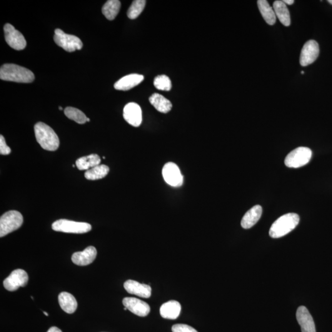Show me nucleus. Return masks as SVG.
<instances>
[{"instance_id":"f3484780","label":"nucleus","mask_w":332,"mask_h":332,"mask_svg":"<svg viewBox=\"0 0 332 332\" xmlns=\"http://www.w3.org/2000/svg\"><path fill=\"white\" fill-rule=\"evenodd\" d=\"M144 76L139 74H131L125 76L116 82L114 87L119 91H128L141 83Z\"/></svg>"},{"instance_id":"cd10ccee","label":"nucleus","mask_w":332,"mask_h":332,"mask_svg":"<svg viewBox=\"0 0 332 332\" xmlns=\"http://www.w3.org/2000/svg\"><path fill=\"white\" fill-rule=\"evenodd\" d=\"M146 1L145 0H136L132 2L131 6H130L128 11H127V16L129 19H135L137 18L142 11H144L145 6H146Z\"/></svg>"},{"instance_id":"c85d7f7f","label":"nucleus","mask_w":332,"mask_h":332,"mask_svg":"<svg viewBox=\"0 0 332 332\" xmlns=\"http://www.w3.org/2000/svg\"><path fill=\"white\" fill-rule=\"evenodd\" d=\"M154 87L161 91H169L172 89L171 79L166 75L156 76L154 80Z\"/></svg>"},{"instance_id":"a211bd4d","label":"nucleus","mask_w":332,"mask_h":332,"mask_svg":"<svg viewBox=\"0 0 332 332\" xmlns=\"http://www.w3.org/2000/svg\"><path fill=\"white\" fill-rule=\"evenodd\" d=\"M181 304L179 302L171 300L164 303L160 308V314L162 318L167 319H176L181 314Z\"/></svg>"},{"instance_id":"393cba45","label":"nucleus","mask_w":332,"mask_h":332,"mask_svg":"<svg viewBox=\"0 0 332 332\" xmlns=\"http://www.w3.org/2000/svg\"><path fill=\"white\" fill-rule=\"evenodd\" d=\"M121 2L118 0H109L102 7V13L107 19L112 21L115 19L121 8Z\"/></svg>"},{"instance_id":"4468645a","label":"nucleus","mask_w":332,"mask_h":332,"mask_svg":"<svg viewBox=\"0 0 332 332\" xmlns=\"http://www.w3.org/2000/svg\"><path fill=\"white\" fill-rule=\"evenodd\" d=\"M296 316L302 332H316L313 317L305 306L299 307Z\"/></svg>"},{"instance_id":"2f4dec72","label":"nucleus","mask_w":332,"mask_h":332,"mask_svg":"<svg viewBox=\"0 0 332 332\" xmlns=\"http://www.w3.org/2000/svg\"><path fill=\"white\" fill-rule=\"evenodd\" d=\"M47 332H62L59 328L56 327H52Z\"/></svg>"},{"instance_id":"f704fd0d","label":"nucleus","mask_w":332,"mask_h":332,"mask_svg":"<svg viewBox=\"0 0 332 332\" xmlns=\"http://www.w3.org/2000/svg\"><path fill=\"white\" fill-rule=\"evenodd\" d=\"M43 313H44V314H45V315H46V316H48V314H47V313H46V312H43Z\"/></svg>"},{"instance_id":"423d86ee","label":"nucleus","mask_w":332,"mask_h":332,"mask_svg":"<svg viewBox=\"0 0 332 332\" xmlns=\"http://www.w3.org/2000/svg\"><path fill=\"white\" fill-rule=\"evenodd\" d=\"M54 40L57 45L69 52L80 50L83 46V42L78 37L66 34L59 29L55 30Z\"/></svg>"},{"instance_id":"4be33fe9","label":"nucleus","mask_w":332,"mask_h":332,"mask_svg":"<svg viewBox=\"0 0 332 332\" xmlns=\"http://www.w3.org/2000/svg\"><path fill=\"white\" fill-rule=\"evenodd\" d=\"M149 101L152 106L161 113H167L171 111L172 105L171 101L161 94H153L149 97Z\"/></svg>"},{"instance_id":"e433bc0d","label":"nucleus","mask_w":332,"mask_h":332,"mask_svg":"<svg viewBox=\"0 0 332 332\" xmlns=\"http://www.w3.org/2000/svg\"><path fill=\"white\" fill-rule=\"evenodd\" d=\"M90 121V119L87 118V122H89Z\"/></svg>"},{"instance_id":"f257e3e1","label":"nucleus","mask_w":332,"mask_h":332,"mask_svg":"<svg viewBox=\"0 0 332 332\" xmlns=\"http://www.w3.org/2000/svg\"><path fill=\"white\" fill-rule=\"evenodd\" d=\"M0 78L2 80L21 83H31L35 75L32 71L16 64H6L0 69Z\"/></svg>"},{"instance_id":"dca6fc26","label":"nucleus","mask_w":332,"mask_h":332,"mask_svg":"<svg viewBox=\"0 0 332 332\" xmlns=\"http://www.w3.org/2000/svg\"><path fill=\"white\" fill-rule=\"evenodd\" d=\"M124 288L129 294L148 298L151 295V287L147 284L139 283L133 280H127L124 284Z\"/></svg>"},{"instance_id":"c756f323","label":"nucleus","mask_w":332,"mask_h":332,"mask_svg":"<svg viewBox=\"0 0 332 332\" xmlns=\"http://www.w3.org/2000/svg\"><path fill=\"white\" fill-rule=\"evenodd\" d=\"M172 332H198L196 329L186 324H176L172 326Z\"/></svg>"},{"instance_id":"f8f14e48","label":"nucleus","mask_w":332,"mask_h":332,"mask_svg":"<svg viewBox=\"0 0 332 332\" xmlns=\"http://www.w3.org/2000/svg\"><path fill=\"white\" fill-rule=\"evenodd\" d=\"M123 304L131 313L138 316L146 317L150 312V307L148 303L133 297L124 298Z\"/></svg>"},{"instance_id":"0eeeda50","label":"nucleus","mask_w":332,"mask_h":332,"mask_svg":"<svg viewBox=\"0 0 332 332\" xmlns=\"http://www.w3.org/2000/svg\"><path fill=\"white\" fill-rule=\"evenodd\" d=\"M312 151L307 147H298L292 151L286 156V166L291 168H299L305 166L311 160Z\"/></svg>"},{"instance_id":"4c0bfd02","label":"nucleus","mask_w":332,"mask_h":332,"mask_svg":"<svg viewBox=\"0 0 332 332\" xmlns=\"http://www.w3.org/2000/svg\"><path fill=\"white\" fill-rule=\"evenodd\" d=\"M301 74H304V72H303V71H302V72H301Z\"/></svg>"},{"instance_id":"ddd939ff","label":"nucleus","mask_w":332,"mask_h":332,"mask_svg":"<svg viewBox=\"0 0 332 332\" xmlns=\"http://www.w3.org/2000/svg\"><path fill=\"white\" fill-rule=\"evenodd\" d=\"M123 117L127 123L134 127L141 126L142 122V112L138 104L131 102L124 107Z\"/></svg>"},{"instance_id":"39448f33","label":"nucleus","mask_w":332,"mask_h":332,"mask_svg":"<svg viewBox=\"0 0 332 332\" xmlns=\"http://www.w3.org/2000/svg\"><path fill=\"white\" fill-rule=\"evenodd\" d=\"M52 228L56 231L67 233L83 234L91 230V224L84 222H77L61 219L54 222Z\"/></svg>"},{"instance_id":"f03ea898","label":"nucleus","mask_w":332,"mask_h":332,"mask_svg":"<svg viewBox=\"0 0 332 332\" xmlns=\"http://www.w3.org/2000/svg\"><path fill=\"white\" fill-rule=\"evenodd\" d=\"M37 142L44 149L56 151L59 147V139L48 125L39 122L34 127Z\"/></svg>"},{"instance_id":"6ab92c4d","label":"nucleus","mask_w":332,"mask_h":332,"mask_svg":"<svg viewBox=\"0 0 332 332\" xmlns=\"http://www.w3.org/2000/svg\"><path fill=\"white\" fill-rule=\"evenodd\" d=\"M262 214V208L259 205L253 207L244 215L241 221V226L244 229H249L259 221Z\"/></svg>"},{"instance_id":"b1692460","label":"nucleus","mask_w":332,"mask_h":332,"mask_svg":"<svg viewBox=\"0 0 332 332\" xmlns=\"http://www.w3.org/2000/svg\"><path fill=\"white\" fill-rule=\"evenodd\" d=\"M101 162V159L99 155L92 154L77 159L76 165L77 168L80 171H84V170L88 171V170L93 168L94 167L100 165Z\"/></svg>"},{"instance_id":"6e6552de","label":"nucleus","mask_w":332,"mask_h":332,"mask_svg":"<svg viewBox=\"0 0 332 332\" xmlns=\"http://www.w3.org/2000/svg\"><path fill=\"white\" fill-rule=\"evenodd\" d=\"M4 32L5 39L7 44L12 49L21 51L26 47L27 42L23 35L17 31L11 24L5 25Z\"/></svg>"},{"instance_id":"c9c22d12","label":"nucleus","mask_w":332,"mask_h":332,"mask_svg":"<svg viewBox=\"0 0 332 332\" xmlns=\"http://www.w3.org/2000/svg\"><path fill=\"white\" fill-rule=\"evenodd\" d=\"M59 109L60 110V111H62V110H63V109H62V107H59Z\"/></svg>"},{"instance_id":"a878e982","label":"nucleus","mask_w":332,"mask_h":332,"mask_svg":"<svg viewBox=\"0 0 332 332\" xmlns=\"http://www.w3.org/2000/svg\"><path fill=\"white\" fill-rule=\"evenodd\" d=\"M109 167L104 164L93 167L85 172V178L89 181H97L104 178L109 174Z\"/></svg>"},{"instance_id":"7ed1b4c3","label":"nucleus","mask_w":332,"mask_h":332,"mask_svg":"<svg viewBox=\"0 0 332 332\" xmlns=\"http://www.w3.org/2000/svg\"><path fill=\"white\" fill-rule=\"evenodd\" d=\"M299 221L298 214L289 213L284 215L272 224L269 229V236L273 238H279L286 236L296 228Z\"/></svg>"},{"instance_id":"bb28decb","label":"nucleus","mask_w":332,"mask_h":332,"mask_svg":"<svg viewBox=\"0 0 332 332\" xmlns=\"http://www.w3.org/2000/svg\"><path fill=\"white\" fill-rule=\"evenodd\" d=\"M64 113L67 118L75 121L77 123L83 124L87 121V117L83 111L78 109L68 107L65 109Z\"/></svg>"},{"instance_id":"9b49d317","label":"nucleus","mask_w":332,"mask_h":332,"mask_svg":"<svg viewBox=\"0 0 332 332\" xmlns=\"http://www.w3.org/2000/svg\"><path fill=\"white\" fill-rule=\"evenodd\" d=\"M319 54V46L318 42L309 40L304 44L301 49L299 63L303 67H306L316 61Z\"/></svg>"},{"instance_id":"7c9ffc66","label":"nucleus","mask_w":332,"mask_h":332,"mask_svg":"<svg viewBox=\"0 0 332 332\" xmlns=\"http://www.w3.org/2000/svg\"><path fill=\"white\" fill-rule=\"evenodd\" d=\"M11 148L7 146L4 137L0 136V154L1 155H7L11 153Z\"/></svg>"},{"instance_id":"412c9836","label":"nucleus","mask_w":332,"mask_h":332,"mask_svg":"<svg viewBox=\"0 0 332 332\" xmlns=\"http://www.w3.org/2000/svg\"><path fill=\"white\" fill-rule=\"evenodd\" d=\"M273 8L276 17L284 26H291V20L290 12H289L287 5L283 1H276L274 2Z\"/></svg>"},{"instance_id":"5701e85b","label":"nucleus","mask_w":332,"mask_h":332,"mask_svg":"<svg viewBox=\"0 0 332 332\" xmlns=\"http://www.w3.org/2000/svg\"><path fill=\"white\" fill-rule=\"evenodd\" d=\"M259 12L267 24L273 26L276 22V16L273 7L270 6L266 0L257 1Z\"/></svg>"},{"instance_id":"473e14b6","label":"nucleus","mask_w":332,"mask_h":332,"mask_svg":"<svg viewBox=\"0 0 332 332\" xmlns=\"http://www.w3.org/2000/svg\"><path fill=\"white\" fill-rule=\"evenodd\" d=\"M283 2L284 3H285L286 5H292L294 3V0H284Z\"/></svg>"},{"instance_id":"2eb2a0df","label":"nucleus","mask_w":332,"mask_h":332,"mask_svg":"<svg viewBox=\"0 0 332 332\" xmlns=\"http://www.w3.org/2000/svg\"><path fill=\"white\" fill-rule=\"evenodd\" d=\"M97 252L93 246H89L83 252H75L72 257L73 263L78 266H87L91 264L97 257Z\"/></svg>"},{"instance_id":"aec40b11","label":"nucleus","mask_w":332,"mask_h":332,"mask_svg":"<svg viewBox=\"0 0 332 332\" xmlns=\"http://www.w3.org/2000/svg\"><path fill=\"white\" fill-rule=\"evenodd\" d=\"M59 303L61 308L68 314H73L76 311L78 303L73 295L68 292H62L59 295Z\"/></svg>"},{"instance_id":"1a4fd4ad","label":"nucleus","mask_w":332,"mask_h":332,"mask_svg":"<svg viewBox=\"0 0 332 332\" xmlns=\"http://www.w3.org/2000/svg\"><path fill=\"white\" fill-rule=\"evenodd\" d=\"M29 281V276L21 269H15L3 281L4 288L10 292L16 291L21 287L26 286Z\"/></svg>"},{"instance_id":"72a5a7b5","label":"nucleus","mask_w":332,"mask_h":332,"mask_svg":"<svg viewBox=\"0 0 332 332\" xmlns=\"http://www.w3.org/2000/svg\"><path fill=\"white\" fill-rule=\"evenodd\" d=\"M328 2L329 3L332 5V0H329Z\"/></svg>"},{"instance_id":"9d476101","label":"nucleus","mask_w":332,"mask_h":332,"mask_svg":"<svg viewBox=\"0 0 332 332\" xmlns=\"http://www.w3.org/2000/svg\"><path fill=\"white\" fill-rule=\"evenodd\" d=\"M163 178L166 183L173 187H180L183 184L184 177L179 167L173 163H168L164 165L163 171Z\"/></svg>"},{"instance_id":"20e7f679","label":"nucleus","mask_w":332,"mask_h":332,"mask_svg":"<svg viewBox=\"0 0 332 332\" xmlns=\"http://www.w3.org/2000/svg\"><path fill=\"white\" fill-rule=\"evenodd\" d=\"M23 216L19 212L10 211L2 215L0 219V237L17 230L23 223Z\"/></svg>"}]
</instances>
